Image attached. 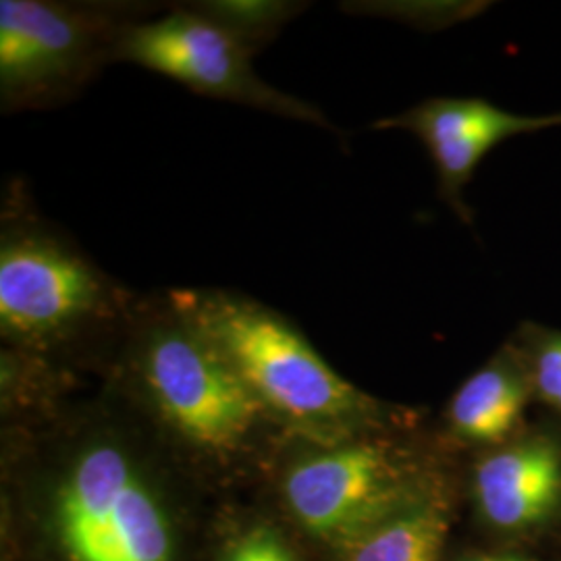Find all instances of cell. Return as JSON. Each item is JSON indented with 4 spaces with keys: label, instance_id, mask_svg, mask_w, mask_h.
Here are the masks:
<instances>
[{
    "label": "cell",
    "instance_id": "1",
    "mask_svg": "<svg viewBox=\"0 0 561 561\" xmlns=\"http://www.w3.org/2000/svg\"><path fill=\"white\" fill-rule=\"evenodd\" d=\"M44 217L25 181L0 206V340L44 360H115L140 301Z\"/></svg>",
    "mask_w": 561,
    "mask_h": 561
},
{
    "label": "cell",
    "instance_id": "2",
    "mask_svg": "<svg viewBox=\"0 0 561 561\" xmlns=\"http://www.w3.org/2000/svg\"><path fill=\"white\" fill-rule=\"evenodd\" d=\"M113 362L154 421L210 460L240 456L271 421L262 401L164 289L141 294Z\"/></svg>",
    "mask_w": 561,
    "mask_h": 561
},
{
    "label": "cell",
    "instance_id": "3",
    "mask_svg": "<svg viewBox=\"0 0 561 561\" xmlns=\"http://www.w3.org/2000/svg\"><path fill=\"white\" fill-rule=\"evenodd\" d=\"M164 291L233 366L271 419L329 442L352 435L377 414L375 401L345 381L298 324L275 308L221 287Z\"/></svg>",
    "mask_w": 561,
    "mask_h": 561
},
{
    "label": "cell",
    "instance_id": "4",
    "mask_svg": "<svg viewBox=\"0 0 561 561\" xmlns=\"http://www.w3.org/2000/svg\"><path fill=\"white\" fill-rule=\"evenodd\" d=\"M167 9L131 0H0V108L48 111L117 62L123 34Z\"/></svg>",
    "mask_w": 561,
    "mask_h": 561
},
{
    "label": "cell",
    "instance_id": "5",
    "mask_svg": "<svg viewBox=\"0 0 561 561\" xmlns=\"http://www.w3.org/2000/svg\"><path fill=\"white\" fill-rule=\"evenodd\" d=\"M69 561H171L173 537L136 449L96 428L67 451L53 493Z\"/></svg>",
    "mask_w": 561,
    "mask_h": 561
},
{
    "label": "cell",
    "instance_id": "6",
    "mask_svg": "<svg viewBox=\"0 0 561 561\" xmlns=\"http://www.w3.org/2000/svg\"><path fill=\"white\" fill-rule=\"evenodd\" d=\"M252 59L245 46L185 2L167 4L159 15L134 23L117 46V62L154 71L194 94L337 131L317 104L262 80Z\"/></svg>",
    "mask_w": 561,
    "mask_h": 561
},
{
    "label": "cell",
    "instance_id": "7",
    "mask_svg": "<svg viewBox=\"0 0 561 561\" xmlns=\"http://www.w3.org/2000/svg\"><path fill=\"white\" fill-rule=\"evenodd\" d=\"M412 489L414 466L400 447L362 435L304 449L283 477L304 528L343 542L419 497Z\"/></svg>",
    "mask_w": 561,
    "mask_h": 561
},
{
    "label": "cell",
    "instance_id": "8",
    "mask_svg": "<svg viewBox=\"0 0 561 561\" xmlns=\"http://www.w3.org/2000/svg\"><path fill=\"white\" fill-rule=\"evenodd\" d=\"M558 125H561V113L526 117L477 99H435L398 117L379 121L373 127L405 129L421 138L437 167L443 196L458 204L463 183L493 146Z\"/></svg>",
    "mask_w": 561,
    "mask_h": 561
},
{
    "label": "cell",
    "instance_id": "9",
    "mask_svg": "<svg viewBox=\"0 0 561 561\" xmlns=\"http://www.w3.org/2000/svg\"><path fill=\"white\" fill-rule=\"evenodd\" d=\"M481 514L502 530H528L547 520L561 502V451L549 439L505 447L474 472Z\"/></svg>",
    "mask_w": 561,
    "mask_h": 561
},
{
    "label": "cell",
    "instance_id": "10",
    "mask_svg": "<svg viewBox=\"0 0 561 561\" xmlns=\"http://www.w3.org/2000/svg\"><path fill=\"white\" fill-rule=\"evenodd\" d=\"M445 535L443 503L419 495L345 541L343 561H439Z\"/></svg>",
    "mask_w": 561,
    "mask_h": 561
},
{
    "label": "cell",
    "instance_id": "11",
    "mask_svg": "<svg viewBox=\"0 0 561 561\" xmlns=\"http://www.w3.org/2000/svg\"><path fill=\"white\" fill-rule=\"evenodd\" d=\"M526 391L503 364H491L461 385L449 403L451 431L470 443H500L520 421Z\"/></svg>",
    "mask_w": 561,
    "mask_h": 561
},
{
    "label": "cell",
    "instance_id": "12",
    "mask_svg": "<svg viewBox=\"0 0 561 561\" xmlns=\"http://www.w3.org/2000/svg\"><path fill=\"white\" fill-rule=\"evenodd\" d=\"M185 4L221 27L254 57L310 7V2L300 0H194Z\"/></svg>",
    "mask_w": 561,
    "mask_h": 561
},
{
    "label": "cell",
    "instance_id": "13",
    "mask_svg": "<svg viewBox=\"0 0 561 561\" xmlns=\"http://www.w3.org/2000/svg\"><path fill=\"white\" fill-rule=\"evenodd\" d=\"M222 561H296L277 530L256 526L233 542Z\"/></svg>",
    "mask_w": 561,
    "mask_h": 561
},
{
    "label": "cell",
    "instance_id": "14",
    "mask_svg": "<svg viewBox=\"0 0 561 561\" xmlns=\"http://www.w3.org/2000/svg\"><path fill=\"white\" fill-rule=\"evenodd\" d=\"M535 382L542 400L561 412V337L542 345L535 364Z\"/></svg>",
    "mask_w": 561,
    "mask_h": 561
},
{
    "label": "cell",
    "instance_id": "15",
    "mask_svg": "<svg viewBox=\"0 0 561 561\" xmlns=\"http://www.w3.org/2000/svg\"><path fill=\"white\" fill-rule=\"evenodd\" d=\"M466 561H530L518 558V556H474Z\"/></svg>",
    "mask_w": 561,
    "mask_h": 561
}]
</instances>
